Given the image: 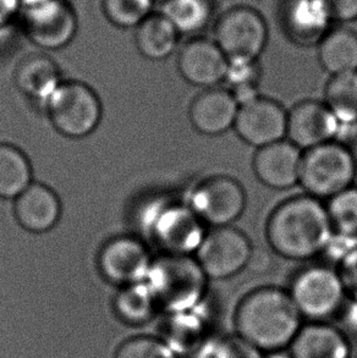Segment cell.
Returning <instances> with one entry per match:
<instances>
[{
	"label": "cell",
	"instance_id": "1",
	"mask_svg": "<svg viewBox=\"0 0 357 358\" xmlns=\"http://www.w3.org/2000/svg\"><path fill=\"white\" fill-rule=\"evenodd\" d=\"M302 320L289 291L275 286L250 291L234 312L235 333L265 354L289 349Z\"/></svg>",
	"mask_w": 357,
	"mask_h": 358
},
{
	"label": "cell",
	"instance_id": "2",
	"mask_svg": "<svg viewBox=\"0 0 357 358\" xmlns=\"http://www.w3.org/2000/svg\"><path fill=\"white\" fill-rule=\"evenodd\" d=\"M332 234L326 206L309 194L281 202L267 220L268 245L290 261H309L322 255Z\"/></svg>",
	"mask_w": 357,
	"mask_h": 358
},
{
	"label": "cell",
	"instance_id": "3",
	"mask_svg": "<svg viewBox=\"0 0 357 358\" xmlns=\"http://www.w3.org/2000/svg\"><path fill=\"white\" fill-rule=\"evenodd\" d=\"M207 275L195 256L162 255L152 262L146 282L160 310L180 313L197 308L206 301Z\"/></svg>",
	"mask_w": 357,
	"mask_h": 358
},
{
	"label": "cell",
	"instance_id": "4",
	"mask_svg": "<svg viewBox=\"0 0 357 358\" xmlns=\"http://www.w3.org/2000/svg\"><path fill=\"white\" fill-rule=\"evenodd\" d=\"M357 163L353 150L338 141L302 152L299 184L314 199H332L354 186Z\"/></svg>",
	"mask_w": 357,
	"mask_h": 358
},
{
	"label": "cell",
	"instance_id": "5",
	"mask_svg": "<svg viewBox=\"0 0 357 358\" xmlns=\"http://www.w3.org/2000/svg\"><path fill=\"white\" fill-rule=\"evenodd\" d=\"M144 228L164 255L195 256L207 234L206 225L188 204L153 201L146 209Z\"/></svg>",
	"mask_w": 357,
	"mask_h": 358
},
{
	"label": "cell",
	"instance_id": "6",
	"mask_svg": "<svg viewBox=\"0 0 357 358\" xmlns=\"http://www.w3.org/2000/svg\"><path fill=\"white\" fill-rule=\"evenodd\" d=\"M289 294L304 320L328 322L339 315L348 302L338 269L311 266L295 274Z\"/></svg>",
	"mask_w": 357,
	"mask_h": 358
},
{
	"label": "cell",
	"instance_id": "7",
	"mask_svg": "<svg viewBox=\"0 0 357 358\" xmlns=\"http://www.w3.org/2000/svg\"><path fill=\"white\" fill-rule=\"evenodd\" d=\"M54 127L70 138H83L99 125L102 104L88 85L66 81L59 85L46 103Z\"/></svg>",
	"mask_w": 357,
	"mask_h": 358
},
{
	"label": "cell",
	"instance_id": "8",
	"mask_svg": "<svg viewBox=\"0 0 357 358\" xmlns=\"http://www.w3.org/2000/svg\"><path fill=\"white\" fill-rule=\"evenodd\" d=\"M214 42L227 59L258 60L268 43L266 19L250 5H235L214 24Z\"/></svg>",
	"mask_w": 357,
	"mask_h": 358
},
{
	"label": "cell",
	"instance_id": "9",
	"mask_svg": "<svg viewBox=\"0 0 357 358\" xmlns=\"http://www.w3.org/2000/svg\"><path fill=\"white\" fill-rule=\"evenodd\" d=\"M188 206L204 225L211 228L232 227L245 212L246 194L234 178L214 175L193 187Z\"/></svg>",
	"mask_w": 357,
	"mask_h": 358
},
{
	"label": "cell",
	"instance_id": "10",
	"mask_svg": "<svg viewBox=\"0 0 357 358\" xmlns=\"http://www.w3.org/2000/svg\"><path fill=\"white\" fill-rule=\"evenodd\" d=\"M253 246L246 235L232 228L208 230L195 258L209 280H227L246 269Z\"/></svg>",
	"mask_w": 357,
	"mask_h": 358
},
{
	"label": "cell",
	"instance_id": "11",
	"mask_svg": "<svg viewBox=\"0 0 357 358\" xmlns=\"http://www.w3.org/2000/svg\"><path fill=\"white\" fill-rule=\"evenodd\" d=\"M21 26L27 38L39 48L59 50L78 32V17L66 0H47L24 8Z\"/></svg>",
	"mask_w": 357,
	"mask_h": 358
},
{
	"label": "cell",
	"instance_id": "12",
	"mask_svg": "<svg viewBox=\"0 0 357 358\" xmlns=\"http://www.w3.org/2000/svg\"><path fill=\"white\" fill-rule=\"evenodd\" d=\"M152 262L145 243L132 236L111 238L102 247L98 257L102 275L121 287L146 281Z\"/></svg>",
	"mask_w": 357,
	"mask_h": 358
},
{
	"label": "cell",
	"instance_id": "13",
	"mask_svg": "<svg viewBox=\"0 0 357 358\" xmlns=\"http://www.w3.org/2000/svg\"><path fill=\"white\" fill-rule=\"evenodd\" d=\"M288 113L270 98L260 97L239 107L234 130L246 145L260 150L286 140Z\"/></svg>",
	"mask_w": 357,
	"mask_h": 358
},
{
	"label": "cell",
	"instance_id": "14",
	"mask_svg": "<svg viewBox=\"0 0 357 358\" xmlns=\"http://www.w3.org/2000/svg\"><path fill=\"white\" fill-rule=\"evenodd\" d=\"M338 130V119L324 102L304 101L288 113L286 140L302 152L335 141Z\"/></svg>",
	"mask_w": 357,
	"mask_h": 358
},
{
	"label": "cell",
	"instance_id": "15",
	"mask_svg": "<svg viewBox=\"0 0 357 358\" xmlns=\"http://www.w3.org/2000/svg\"><path fill=\"white\" fill-rule=\"evenodd\" d=\"M333 22L324 0H284L281 5L285 34L301 47L318 45Z\"/></svg>",
	"mask_w": 357,
	"mask_h": 358
},
{
	"label": "cell",
	"instance_id": "16",
	"mask_svg": "<svg viewBox=\"0 0 357 358\" xmlns=\"http://www.w3.org/2000/svg\"><path fill=\"white\" fill-rule=\"evenodd\" d=\"M227 69L225 54L211 39H191L178 53V73L186 83L197 87H217L224 81Z\"/></svg>",
	"mask_w": 357,
	"mask_h": 358
},
{
	"label": "cell",
	"instance_id": "17",
	"mask_svg": "<svg viewBox=\"0 0 357 358\" xmlns=\"http://www.w3.org/2000/svg\"><path fill=\"white\" fill-rule=\"evenodd\" d=\"M302 150L288 140L256 150L252 168L260 182L272 189H289L299 184Z\"/></svg>",
	"mask_w": 357,
	"mask_h": 358
},
{
	"label": "cell",
	"instance_id": "18",
	"mask_svg": "<svg viewBox=\"0 0 357 358\" xmlns=\"http://www.w3.org/2000/svg\"><path fill=\"white\" fill-rule=\"evenodd\" d=\"M239 104L232 92L223 88H208L193 99L188 119L193 129L204 136H219L234 129Z\"/></svg>",
	"mask_w": 357,
	"mask_h": 358
},
{
	"label": "cell",
	"instance_id": "19",
	"mask_svg": "<svg viewBox=\"0 0 357 358\" xmlns=\"http://www.w3.org/2000/svg\"><path fill=\"white\" fill-rule=\"evenodd\" d=\"M288 350L293 358H351L353 355L349 335L328 322L302 324Z\"/></svg>",
	"mask_w": 357,
	"mask_h": 358
},
{
	"label": "cell",
	"instance_id": "20",
	"mask_svg": "<svg viewBox=\"0 0 357 358\" xmlns=\"http://www.w3.org/2000/svg\"><path fill=\"white\" fill-rule=\"evenodd\" d=\"M15 217L29 233H47L58 224L62 203L58 194L48 186L32 182L15 202Z\"/></svg>",
	"mask_w": 357,
	"mask_h": 358
},
{
	"label": "cell",
	"instance_id": "21",
	"mask_svg": "<svg viewBox=\"0 0 357 358\" xmlns=\"http://www.w3.org/2000/svg\"><path fill=\"white\" fill-rule=\"evenodd\" d=\"M206 302V301H204ZM202 305L188 312L170 313L160 339L174 351L176 356L185 355L196 358L213 335L208 331L207 315Z\"/></svg>",
	"mask_w": 357,
	"mask_h": 358
},
{
	"label": "cell",
	"instance_id": "22",
	"mask_svg": "<svg viewBox=\"0 0 357 358\" xmlns=\"http://www.w3.org/2000/svg\"><path fill=\"white\" fill-rule=\"evenodd\" d=\"M62 83L58 65L41 54L24 58L15 71V83L20 91L36 102L44 104Z\"/></svg>",
	"mask_w": 357,
	"mask_h": 358
},
{
	"label": "cell",
	"instance_id": "23",
	"mask_svg": "<svg viewBox=\"0 0 357 358\" xmlns=\"http://www.w3.org/2000/svg\"><path fill=\"white\" fill-rule=\"evenodd\" d=\"M317 47L319 64L330 76L357 71V34L353 29H332Z\"/></svg>",
	"mask_w": 357,
	"mask_h": 358
},
{
	"label": "cell",
	"instance_id": "24",
	"mask_svg": "<svg viewBox=\"0 0 357 358\" xmlns=\"http://www.w3.org/2000/svg\"><path fill=\"white\" fill-rule=\"evenodd\" d=\"M178 29L169 20L160 13H152L136 27V45L145 58L160 62L173 54L178 45Z\"/></svg>",
	"mask_w": 357,
	"mask_h": 358
},
{
	"label": "cell",
	"instance_id": "25",
	"mask_svg": "<svg viewBox=\"0 0 357 358\" xmlns=\"http://www.w3.org/2000/svg\"><path fill=\"white\" fill-rule=\"evenodd\" d=\"M114 310L127 324L144 325L153 320L160 308L150 286L142 281L121 287L114 300Z\"/></svg>",
	"mask_w": 357,
	"mask_h": 358
},
{
	"label": "cell",
	"instance_id": "26",
	"mask_svg": "<svg viewBox=\"0 0 357 358\" xmlns=\"http://www.w3.org/2000/svg\"><path fill=\"white\" fill-rule=\"evenodd\" d=\"M32 184V166L21 150L0 143V199H18Z\"/></svg>",
	"mask_w": 357,
	"mask_h": 358
},
{
	"label": "cell",
	"instance_id": "27",
	"mask_svg": "<svg viewBox=\"0 0 357 358\" xmlns=\"http://www.w3.org/2000/svg\"><path fill=\"white\" fill-rule=\"evenodd\" d=\"M160 14L180 34H196L211 24L214 14L213 0H165Z\"/></svg>",
	"mask_w": 357,
	"mask_h": 358
},
{
	"label": "cell",
	"instance_id": "28",
	"mask_svg": "<svg viewBox=\"0 0 357 358\" xmlns=\"http://www.w3.org/2000/svg\"><path fill=\"white\" fill-rule=\"evenodd\" d=\"M324 103L339 122H357V71L330 76L324 88Z\"/></svg>",
	"mask_w": 357,
	"mask_h": 358
},
{
	"label": "cell",
	"instance_id": "29",
	"mask_svg": "<svg viewBox=\"0 0 357 358\" xmlns=\"http://www.w3.org/2000/svg\"><path fill=\"white\" fill-rule=\"evenodd\" d=\"M155 0H102V11L106 20L120 29H134L147 19Z\"/></svg>",
	"mask_w": 357,
	"mask_h": 358
},
{
	"label": "cell",
	"instance_id": "30",
	"mask_svg": "<svg viewBox=\"0 0 357 358\" xmlns=\"http://www.w3.org/2000/svg\"><path fill=\"white\" fill-rule=\"evenodd\" d=\"M326 209L333 231L357 236V187L351 186L329 199Z\"/></svg>",
	"mask_w": 357,
	"mask_h": 358
},
{
	"label": "cell",
	"instance_id": "31",
	"mask_svg": "<svg viewBox=\"0 0 357 358\" xmlns=\"http://www.w3.org/2000/svg\"><path fill=\"white\" fill-rule=\"evenodd\" d=\"M266 354L251 343L234 334L213 335L196 358H265Z\"/></svg>",
	"mask_w": 357,
	"mask_h": 358
},
{
	"label": "cell",
	"instance_id": "32",
	"mask_svg": "<svg viewBox=\"0 0 357 358\" xmlns=\"http://www.w3.org/2000/svg\"><path fill=\"white\" fill-rule=\"evenodd\" d=\"M115 358H178V356L160 338L136 336L120 345Z\"/></svg>",
	"mask_w": 357,
	"mask_h": 358
},
{
	"label": "cell",
	"instance_id": "33",
	"mask_svg": "<svg viewBox=\"0 0 357 358\" xmlns=\"http://www.w3.org/2000/svg\"><path fill=\"white\" fill-rule=\"evenodd\" d=\"M261 69L258 60L251 59H227V73L224 83L232 88L245 85H258Z\"/></svg>",
	"mask_w": 357,
	"mask_h": 358
},
{
	"label": "cell",
	"instance_id": "34",
	"mask_svg": "<svg viewBox=\"0 0 357 358\" xmlns=\"http://www.w3.org/2000/svg\"><path fill=\"white\" fill-rule=\"evenodd\" d=\"M355 250H357V236L333 231L327 245L324 247L323 255L329 261L339 266Z\"/></svg>",
	"mask_w": 357,
	"mask_h": 358
},
{
	"label": "cell",
	"instance_id": "35",
	"mask_svg": "<svg viewBox=\"0 0 357 358\" xmlns=\"http://www.w3.org/2000/svg\"><path fill=\"white\" fill-rule=\"evenodd\" d=\"M338 271L348 300L357 303V250L339 264Z\"/></svg>",
	"mask_w": 357,
	"mask_h": 358
},
{
	"label": "cell",
	"instance_id": "36",
	"mask_svg": "<svg viewBox=\"0 0 357 358\" xmlns=\"http://www.w3.org/2000/svg\"><path fill=\"white\" fill-rule=\"evenodd\" d=\"M333 21H357V0H324Z\"/></svg>",
	"mask_w": 357,
	"mask_h": 358
},
{
	"label": "cell",
	"instance_id": "37",
	"mask_svg": "<svg viewBox=\"0 0 357 358\" xmlns=\"http://www.w3.org/2000/svg\"><path fill=\"white\" fill-rule=\"evenodd\" d=\"M270 266H272V258H270V253L265 250H257L253 247L246 269L255 274H261V273L268 271Z\"/></svg>",
	"mask_w": 357,
	"mask_h": 358
},
{
	"label": "cell",
	"instance_id": "38",
	"mask_svg": "<svg viewBox=\"0 0 357 358\" xmlns=\"http://www.w3.org/2000/svg\"><path fill=\"white\" fill-rule=\"evenodd\" d=\"M20 8H22L20 0H0V29L14 20Z\"/></svg>",
	"mask_w": 357,
	"mask_h": 358
},
{
	"label": "cell",
	"instance_id": "39",
	"mask_svg": "<svg viewBox=\"0 0 357 358\" xmlns=\"http://www.w3.org/2000/svg\"><path fill=\"white\" fill-rule=\"evenodd\" d=\"M265 358H293L290 355L289 350H280V351H274V352H270L266 354Z\"/></svg>",
	"mask_w": 357,
	"mask_h": 358
},
{
	"label": "cell",
	"instance_id": "40",
	"mask_svg": "<svg viewBox=\"0 0 357 358\" xmlns=\"http://www.w3.org/2000/svg\"><path fill=\"white\" fill-rule=\"evenodd\" d=\"M43 1H47V0H20L22 8L32 6V5L39 4V3H43Z\"/></svg>",
	"mask_w": 357,
	"mask_h": 358
},
{
	"label": "cell",
	"instance_id": "41",
	"mask_svg": "<svg viewBox=\"0 0 357 358\" xmlns=\"http://www.w3.org/2000/svg\"><path fill=\"white\" fill-rule=\"evenodd\" d=\"M155 1H162V3H163V1H165V0H155Z\"/></svg>",
	"mask_w": 357,
	"mask_h": 358
}]
</instances>
